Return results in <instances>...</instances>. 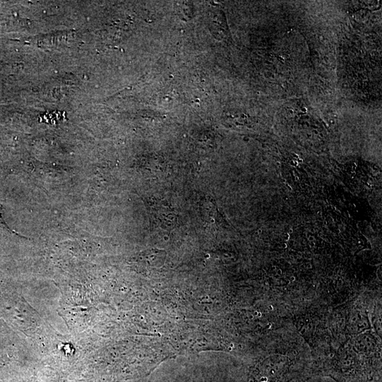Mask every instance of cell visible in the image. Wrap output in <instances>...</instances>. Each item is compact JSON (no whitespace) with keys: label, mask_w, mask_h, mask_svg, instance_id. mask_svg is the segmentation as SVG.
<instances>
[{"label":"cell","mask_w":382,"mask_h":382,"mask_svg":"<svg viewBox=\"0 0 382 382\" xmlns=\"http://www.w3.org/2000/svg\"><path fill=\"white\" fill-rule=\"evenodd\" d=\"M370 338H368L366 335H362L359 337L355 342V347L359 351L362 352H367L372 350L374 349V341L370 340Z\"/></svg>","instance_id":"cell-1"},{"label":"cell","mask_w":382,"mask_h":382,"mask_svg":"<svg viewBox=\"0 0 382 382\" xmlns=\"http://www.w3.org/2000/svg\"><path fill=\"white\" fill-rule=\"evenodd\" d=\"M296 181H298V177H296Z\"/></svg>","instance_id":"cell-4"},{"label":"cell","mask_w":382,"mask_h":382,"mask_svg":"<svg viewBox=\"0 0 382 382\" xmlns=\"http://www.w3.org/2000/svg\"><path fill=\"white\" fill-rule=\"evenodd\" d=\"M326 224H327V223H326V221H325V222H324V225H325V226H326Z\"/></svg>","instance_id":"cell-3"},{"label":"cell","mask_w":382,"mask_h":382,"mask_svg":"<svg viewBox=\"0 0 382 382\" xmlns=\"http://www.w3.org/2000/svg\"><path fill=\"white\" fill-rule=\"evenodd\" d=\"M314 237H310L309 238V240H313Z\"/></svg>","instance_id":"cell-2"}]
</instances>
